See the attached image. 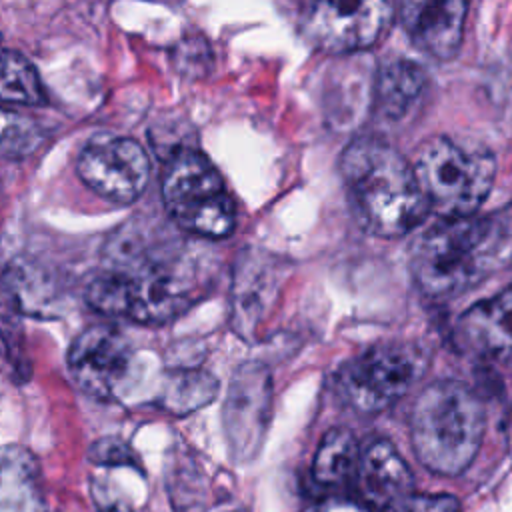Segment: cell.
Masks as SVG:
<instances>
[{"label": "cell", "instance_id": "cell-24", "mask_svg": "<svg viewBox=\"0 0 512 512\" xmlns=\"http://www.w3.org/2000/svg\"><path fill=\"white\" fill-rule=\"evenodd\" d=\"M396 512H460V502L450 494H412Z\"/></svg>", "mask_w": 512, "mask_h": 512}, {"label": "cell", "instance_id": "cell-13", "mask_svg": "<svg viewBox=\"0 0 512 512\" xmlns=\"http://www.w3.org/2000/svg\"><path fill=\"white\" fill-rule=\"evenodd\" d=\"M352 484L362 504L372 512H396L414 494V478L408 464L394 444L384 438H374L360 448Z\"/></svg>", "mask_w": 512, "mask_h": 512}, {"label": "cell", "instance_id": "cell-8", "mask_svg": "<svg viewBox=\"0 0 512 512\" xmlns=\"http://www.w3.org/2000/svg\"><path fill=\"white\" fill-rule=\"evenodd\" d=\"M136 356L128 338L110 324L82 330L68 350V368L76 384L98 400L126 402L136 384Z\"/></svg>", "mask_w": 512, "mask_h": 512}, {"label": "cell", "instance_id": "cell-12", "mask_svg": "<svg viewBox=\"0 0 512 512\" xmlns=\"http://www.w3.org/2000/svg\"><path fill=\"white\" fill-rule=\"evenodd\" d=\"M284 276L280 258L256 248L240 254L232 280L230 322L242 338H254L276 302Z\"/></svg>", "mask_w": 512, "mask_h": 512}, {"label": "cell", "instance_id": "cell-1", "mask_svg": "<svg viewBox=\"0 0 512 512\" xmlns=\"http://www.w3.org/2000/svg\"><path fill=\"white\" fill-rule=\"evenodd\" d=\"M208 272L200 256L184 246H166L96 274L86 286L92 310L140 324H164L184 314L206 290Z\"/></svg>", "mask_w": 512, "mask_h": 512}, {"label": "cell", "instance_id": "cell-4", "mask_svg": "<svg viewBox=\"0 0 512 512\" xmlns=\"http://www.w3.org/2000/svg\"><path fill=\"white\" fill-rule=\"evenodd\" d=\"M486 428L482 400L462 382L426 386L410 414V438L418 460L436 474H462L478 454Z\"/></svg>", "mask_w": 512, "mask_h": 512}, {"label": "cell", "instance_id": "cell-16", "mask_svg": "<svg viewBox=\"0 0 512 512\" xmlns=\"http://www.w3.org/2000/svg\"><path fill=\"white\" fill-rule=\"evenodd\" d=\"M66 302L62 284L36 262L14 260L0 278V304L18 316L58 318L66 312Z\"/></svg>", "mask_w": 512, "mask_h": 512}, {"label": "cell", "instance_id": "cell-25", "mask_svg": "<svg viewBox=\"0 0 512 512\" xmlns=\"http://www.w3.org/2000/svg\"><path fill=\"white\" fill-rule=\"evenodd\" d=\"M308 512H372V510L366 508L360 502L342 500V498H330V500H324V502L316 504Z\"/></svg>", "mask_w": 512, "mask_h": 512}, {"label": "cell", "instance_id": "cell-3", "mask_svg": "<svg viewBox=\"0 0 512 512\" xmlns=\"http://www.w3.org/2000/svg\"><path fill=\"white\" fill-rule=\"evenodd\" d=\"M504 256V230L490 218H440L410 248V272L430 298H450L486 278Z\"/></svg>", "mask_w": 512, "mask_h": 512}, {"label": "cell", "instance_id": "cell-21", "mask_svg": "<svg viewBox=\"0 0 512 512\" xmlns=\"http://www.w3.org/2000/svg\"><path fill=\"white\" fill-rule=\"evenodd\" d=\"M36 68L18 52L0 48V104H44Z\"/></svg>", "mask_w": 512, "mask_h": 512}, {"label": "cell", "instance_id": "cell-22", "mask_svg": "<svg viewBox=\"0 0 512 512\" xmlns=\"http://www.w3.org/2000/svg\"><path fill=\"white\" fill-rule=\"evenodd\" d=\"M44 142V132L36 120L14 110L0 108V158L24 160Z\"/></svg>", "mask_w": 512, "mask_h": 512}, {"label": "cell", "instance_id": "cell-15", "mask_svg": "<svg viewBox=\"0 0 512 512\" xmlns=\"http://www.w3.org/2000/svg\"><path fill=\"white\" fill-rule=\"evenodd\" d=\"M466 12L460 0H410L400 6V22L418 50L448 60L460 48Z\"/></svg>", "mask_w": 512, "mask_h": 512}, {"label": "cell", "instance_id": "cell-19", "mask_svg": "<svg viewBox=\"0 0 512 512\" xmlns=\"http://www.w3.org/2000/svg\"><path fill=\"white\" fill-rule=\"evenodd\" d=\"M216 390L218 382L212 374L198 368H178L160 378V384L150 394V402L170 414L184 416L212 402Z\"/></svg>", "mask_w": 512, "mask_h": 512}, {"label": "cell", "instance_id": "cell-11", "mask_svg": "<svg viewBox=\"0 0 512 512\" xmlns=\"http://www.w3.org/2000/svg\"><path fill=\"white\" fill-rule=\"evenodd\" d=\"M272 406V380L258 362L242 364L224 404V432L232 456L238 462L252 460L266 436Z\"/></svg>", "mask_w": 512, "mask_h": 512}, {"label": "cell", "instance_id": "cell-14", "mask_svg": "<svg viewBox=\"0 0 512 512\" xmlns=\"http://www.w3.org/2000/svg\"><path fill=\"white\" fill-rule=\"evenodd\" d=\"M456 340L480 360L512 364V286L462 312Z\"/></svg>", "mask_w": 512, "mask_h": 512}, {"label": "cell", "instance_id": "cell-20", "mask_svg": "<svg viewBox=\"0 0 512 512\" xmlns=\"http://www.w3.org/2000/svg\"><path fill=\"white\" fill-rule=\"evenodd\" d=\"M360 446L346 428H332L324 434L312 460V478L320 486H342L354 480Z\"/></svg>", "mask_w": 512, "mask_h": 512}, {"label": "cell", "instance_id": "cell-6", "mask_svg": "<svg viewBox=\"0 0 512 512\" xmlns=\"http://www.w3.org/2000/svg\"><path fill=\"white\" fill-rule=\"evenodd\" d=\"M162 202L170 218L202 238H224L234 230L236 210L214 164L198 150H178L162 176Z\"/></svg>", "mask_w": 512, "mask_h": 512}, {"label": "cell", "instance_id": "cell-5", "mask_svg": "<svg viewBox=\"0 0 512 512\" xmlns=\"http://www.w3.org/2000/svg\"><path fill=\"white\" fill-rule=\"evenodd\" d=\"M426 208L440 218H466L482 206L494 184L490 152L466 150L450 138L426 140L412 162Z\"/></svg>", "mask_w": 512, "mask_h": 512}, {"label": "cell", "instance_id": "cell-23", "mask_svg": "<svg viewBox=\"0 0 512 512\" xmlns=\"http://www.w3.org/2000/svg\"><path fill=\"white\" fill-rule=\"evenodd\" d=\"M88 460L96 466H132L142 470L136 452L124 440L114 436L96 440L88 450Z\"/></svg>", "mask_w": 512, "mask_h": 512}, {"label": "cell", "instance_id": "cell-9", "mask_svg": "<svg viewBox=\"0 0 512 512\" xmlns=\"http://www.w3.org/2000/svg\"><path fill=\"white\" fill-rule=\"evenodd\" d=\"M392 18L394 8L382 0L310 2L300 14V30L316 48L354 52L380 42Z\"/></svg>", "mask_w": 512, "mask_h": 512}, {"label": "cell", "instance_id": "cell-18", "mask_svg": "<svg viewBox=\"0 0 512 512\" xmlns=\"http://www.w3.org/2000/svg\"><path fill=\"white\" fill-rule=\"evenodd\" d=\"M426 80V72L420 64L408 58L386 60L376 74V112L390 122L408 118L424 96Z\"/></svg>", "mask_w": 512, "mask_h": 512}, {"label": "cell", "instance_id": "cell-7", "mask_svg": "<svg viewBox=\"0 0 512 512\" xmlns=\"http://www.w3.org/2000/svg\"><path fill=\"white\" fill-rule=\"evenodd\" d=\"M426 352L412 342H382L350 360L336 374L344 402L362 414H376L400 400L426 372Z\"/></svg>", "mask_w": 512, "mask_h": 512}, {"label": "cell", "instance_id": "cell-10", "mask_svg": "<svg viewBox=\"0 0 512 512\" xmlns=\"http://www.w3.org/2000/svg\"><path fill=\"white\" fill-rule=\"evenodd\" d=\"M76 172L98 196L114 204H130L148 184L150 160L134 138L100 134L80 150Z\"/></svg>", "mask_w": 512, "mask_h": 512}, {"label": "cell", "instance_id": "cell-2", "mask_svg": "<svg viewBox=\"0 0 512 512\" xmlns=\"http://www.w3.org/2000/svg\"><path fill=\"white\" fill-rule=\"evenodd\" d=\"M342 178L358 222L374 236L396 238L426 214L412 164L388 142L362 136L340 160Z\"/></svg>", "mask_w": 512, "mask_h": 512}, {"label": "cell", "instance_id": "cell-17", "mask_svg": "<svg viewBox=\"0 0 512 512\" xmlns=\"http://www.w3.org/2000/svg\"><path fill=\"white\" fill-rule=\"evenodd\" d=\"M0 512H46L38 460L24 446H0Z\"/></svg>", "mask_w": 512, "mask_h": 512}, {"label": "cell", "instance_id": "cell-26", "mask_svg": "<svg viewBox=\"0 0 512 512\" xmlns=\"http://www.w3.org/2000/svg\"><path fill=\"white\" fill-rule=\"evenodd\" d=\"M100 512H132V508L126 502H110L108 508H104Z\"/></svg>", "mask_w": 512, "mask_h": 512}]
</instances>
